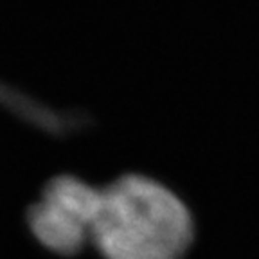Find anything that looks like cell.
Masks as SVG:
<instances>
[{
	"instance_id": "cell-2",
	"label": "cell",
	"mask_w": 259,
	"mask_h": 259,
	"mask_svg": "<svg viewBox=\"0 0 259 259\" xmlns=\"http://www.w3.org/2000/svg\"><path fill=\"white\" fill-rule=\"evenodd\" d=\"M99 187L72 175L53 178L27 210V225L41 247L58 255H76L89 245Z\"/></svg>"
},
{
	"instance_id": "cell-1",
	"label": "cell",
	"mask_w": 259,
	"mask_h": 259,
	"mask_svg": "<svg viewBox=\"0 0 259 259\" xmlns=\"http://www.w3.org/2000/svg\"><path fill=\"white\" fill-rule=\"evenodd\" d=\"M193 238L186 203L153 178L124 175L99 187L89 243L103 259H184Z\"/></svg>"
}]
</instances>
